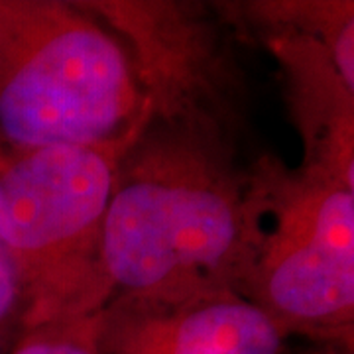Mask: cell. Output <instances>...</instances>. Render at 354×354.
Masks as SVG:
<instances>
[{
    "label": "cell",
    "instance_id": "obj_12",
    "mask_svg": "<svg viewBox=\"0 0 354 354\" xmlns=\"http://www.w3.org/2000/svg\"><path fill=\"white\" fill-rule=\"evenodd\" d=\"M6 346H8V344H6V341H4V339L0 337V354L6 353Z\"/></svg>",
    "mask_w": 354,
    "mask_h": 354
},
{
    "label": "cell",
    "instance_id": "obj_10",
    "mask_svg": "<svg viewBox=\"0 0 354 354\" xmlns=\"http://www.w3.org/2000/svg\"><path fill=\"white\" fill-rule=\"evenodd\" d=\"M20 290L10 256L0 242V337L8 348L20 333Z\"/></svg>",
    "mask_w": 354,
    "mask_h": 354
},
{
    "label": "cell",
    "instance_id": "obj_3",
    "mask_svg": "<svg viewBox=\"0 0 354 354\" xmlns=\"http://www.w3.org/2000/svg\"><path fill=\"white\" fill-rule=\"evenodd\" d=\"M127 150L59 146L0 167V242L18 279L20 333L95 315L113 299L102 241Z\"/></svg>",
    "mask_w": 354,
    "mask_h": 354
},
{
    "label": "cell",
    "instance_id": "obj_6",
    "mask_svg": "<svg viewBox=\"0 0 354 354\" xmlns=\"http://www.w3.org/2000/svg\"><path fill=\"white\" fill-rule=\"evenodd\" d=\"M101 354H281L288 335L239 291L177 301L116 295L99 313Z\"/></svg>",
    "mask_w": 354,
    "mask_h": 354
},
{
    "label": "cell",
    "instance_id": "obj_11",
    "mask_svg": "<svg viewBox=\"0 0 354 354\" xmlns=\"http://www.w3.org/2000/svg\"><path fill=\"white\" fill-rule=\"evenodd\" d=\"M323 354H353V353H348V351H341V348H333V346H330V351H327V353H323Z\"/></svg>",
    "mask_w": 354,
    "mask_h": 354
},
{
    "label": "cell",
    "instance_id": "obj_8",
    "mask_svg": "<svg viewBox=\"0 0 354 354\" xmlns=\"http://www.w3.org/2000/svg\"><path fill=\"white\" fill-rule=\"evenodd\" d=\"M230 30L242 38L288 32L319 41L337 65L346 85L354 87L353 0H254L215 2Z\"/></svg>",
    "mask_w": 354,
    "mask_h": 354
},
{
    "label": "cell",
    "instance_id": "obj_4",
    "mask_svg": "<svg viewBox=\"0 0 354 354\" xmlns=\"http://www.w3.org/2000/svg\"><path fill=\"white\" fill-rule=\"evenodd\" d=\"M248 177L254 254L242 295L288 337L353 353L354 185L270 153Z\"/></svg>",
    "mask_w": 354,
    "mask_h": 354
},
{
    "label": "cell",
    "instance_id": "obj_1",
    "mask_svg": "<svg viewBox=\"0 0 354 354\" xmlns=\"http://www.w3.org/2000/svg\"><path fill=\"white\" fill-rule=\"evenodd\" d=\"M252 254L250 177L239 142L150 120L118 160L104 218L113 297L242 293Z\"/></svg>",
    "mask_w": 354,
    "mask_h": 354
},
{
    "label": "cell",
    "instance_id": "obj_7",
    "mask_svg": "<svg viewBox=\"0 0 354 354\" xmlns=\"http://www.w3.org/2000/svg\"><path fill=\"white\" fill-rule=\"evenodd\" d=\"M278 62L291 120L301 138V164L354 185V87L346 85L327 50L311 38L258 34Z\"/></svg>",
    "mask_w": 354,
    "mask_h": 354
},
{
    "label": "cell",
    "instance_id": "obj_5",
    "mask_svg": "<svg viewBox=\"0 0 354 354\" xmlns=\"http://www.w3.org/2000/svg\"><path fill=\"white\" fill-rule=\"evenodd\" d=\"M122 38L150 120L218 132L236 140L246 81L234 32L216 4L187 0H85Z\"/></svg>",
    "mask_w": 354,
    "mask_h": 354
},
{
    "label": "cell",
    "instance_id": "obj_9",
    "mask_svg": "<svg viewBox=\"0 0 354 354\" xmlns=\"http://www.w3.org/2000/svg\"><path fill=\"white\" fill-rule=\"evenodd\" d=\"M99 313L20 333L6 354H101Z\"/></svg>",
    "mask_w": 354,
    "mask_h": 354
},
{
    "label": "cell",
    "instance_id": "obj_2",
    "mask_svg": "<svg viewBox=\"0 0 354 354\" xmlns=\"http://www.w3.org/2000/svg\"><path fill=\"white\" fill-rule=\"evenodd\" d=\"M150 102L85 0H0V167L59 146L128 148Z\"/></svg>",
    "mask_w": 354,
    "mask_h": 354
}]
</instances>
